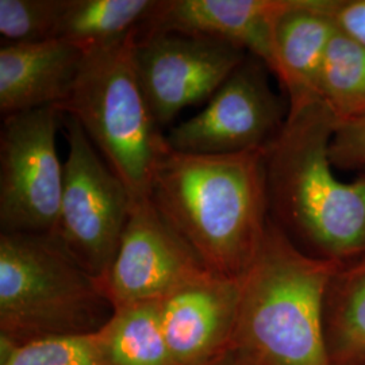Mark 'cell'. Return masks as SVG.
Returning a JSON list of instances; mask_svg holds the SVG:
<instances>
[{
    "instance_id": "obj_19",
    "label": "cell",
    "mask_w": 365,
    "mask_h": 365,
    "mask_svg": "<svg viewBox=\"0 0 365 365\" xmlns=\"http://www.w3.org/2000/svg\"><path fill=\"white\" fill-rule=\"evenodd\" d=\"M0 365H108L96 331L15 345L0 339Z\"/></svg>"
},
{
    "instance_id": "obj_1",
    "label": "cell",
    "mask_w": 365,
    "mask_h": 365,
    "mask_svg": "<svg viewBox=\"0 0 365 365\" xmlns=\"http://www.w3.org/2000/svg\"><path fill=\"white\" fill-rule=\"evenodd\" d=\"M267 150L194 155L167 145L150 200L210 272L241 279L269 223Z\"/></svg>"
},
{
    "instance_id": "obj_15",
    "label": "cell",
    "mask_w": 365,
    "mask_h": 365,
    "mask_svg": "<svg viewBox=\"0 0 365 365\" xmlns=\"http://www.w3.org/2000/svg\"><path fill=\"white\" fill-rule=\"evenodd\" d=\"M161 0H66L56 38L83 52L140 33Z\"/></svg>"
},
{
    "instance_id": "obj_18",
    "label": "cell",
    "mask_w": 365,
    "mask_h": 365,
    "mask_svg": "<svg viewBox=\"0 0 365 365\" xmlns=\"http://www.w3.org/2000/svg\"><path fill=\"white\" fill-rule=\"evenodd\" d=\"M319 95L337 122L365 115V48L337 30L327 46Z\"/></svg>"
},
{
    "instance_id": "obj_3",
    "label": "cell",
    "mask_w": 365,
    "mask_h": 365,
    "mask_svg": "<svg viewBox=\"0 0 365 365\" xmlns=\"http://www.w3.org/2000/svg\"><path fill=\"white\" fill-rule=\"evenodd\" d=\"M342 265L304 252L269 218L260 250L241 277L227 359L235 365H333L325 302Z\"/></svg>"
},
{
    "instance_id": "obj_4",
    "label": "cell",
    "mask_w": 365,
    "mask_h": 365,
    "mask_svg": "<svg viewBox=\"0 0 365 365\" xmlns=\"http://www.w3.org/2000/svg\"><path fill=\"white\" fill-rule=\"evenodd\" d=\"M113 314L103 284L52 235L0 233V339L90 334Z\"/></svg>"
},
{
    "instance_id": "obj_20",
    "label": "cell",
    "mask_w": 365,
    "mask_h": 365,
    "mask_svg": "<svg viewBox=\"0 0 365 365\" xmlns=\"http://www.w3.org/2000/svg\"><path fill=\"white\" fill-rule=\"evenodd\" d=\"M66 0H0V34L6 43L56 38Z\"/></svg>"
},
{
    "instance_id": "obj_14",
    "label": "cell",
    "mask_w": 365,
    "mask_h": 365,
    "mask_svg": "<svg viewBox=\"0 0 365 365\" xmlns=\"http://www.w3.org/2000/svg\"><path fill=\"white\" fill-rule=\"evenodd\" d=\"M334 31L314 0H288L277 18L269 72L287 93L288 113L321 102L322 66Z\"/></svg>"
},
{
    "instance_id": "obj_6",
    "label": "cell",
    "mask_w": 365,
    "mask_h": 365,
    "mask_svg": "<svg viewBox=\"0 0 365 365\" xmlns=\"http://www.w3.org/2000/svg\"><path fill=\"white\" fill-rule=\"evenodd\" d=\"M63 122L68 155L58 221L51 235L86 272L105 284L134 199L78 120L64 114Z\"/></svg>"
},
{
    "instance_id": "obj_24",
    "label": "cell",
    "mask_w": 365,
    "mask_h": 365,
    "mask_svg": "<svg viewBox=\"0 0 365 365\" xmlns=\"http://www.w3.org/2000/svg\"><path fill=\"white\" fill-rule=\"evenodd\" d=\"M364 175H365V172H364Z\"/></svg>"
},
{
    "instance_id": "obj_7",
    "label": "cell",
    "mask_w": 365,
    "mask_h": 365,
    "mask_svg": "<svg viewBox=\"0 0 365 365\" xmlns=\"http://www.w3.org/2000/svg\"><path fill=\"white\" fill-rule=\"evenodd\" d=\"M63 117L57 107L3 117L1 233L52 235L54 232L64 185V164L56 149V134Z\"/></svg>"
},
{
    "instance_id": "obj_9",
    "label": "cell",
    "mask_w": 365,
    "mask_h": 365,
    "mask_svg": "<svg viewBox=\"0 0 365 365\" xmlns=\"http://www.w3.org/2000/svg\"><path fill=\"white\" fill-rule=\"evenodd\" d=\"M248 53L235 45L179 33L135 38V66L160 129L190 106L210 101Z\"/></svg>"
},
{
    "instance_id": "obj_17",
    "label": "cell",
    "mask_w": 365,
    "mask_h": 365,
    "mask_svg": "<svg viewBox=\"0 0 365 365\" xmlns=\"http://www.w3.org/2000/svg\"><path fill=\"white\" fill-rule=\"evenodd\" d=\"M96 336L108 365H175L161 327L160 300L114 310Z\"/></svg>"
},
{
    "instance_id": "obj_10",
    "label": "cell",
    "mask_w": 365,
    "mask_h": 365,
    "mask_svg": "<svg viewBox=\"0 0 365 365\" xmlns=\"http://www.w3.org/2000/svg\"><path fill=\"white\" fill-rule=\"evenodd\" d=\"M212 274L153 206L134 200L117 255L105 280L114 310L156 302Z\"/></svg>"
},
{
    "instance_id": "obj_16",
    "label": "cell",
    "mask_w": 365,
    "mask_h": 365,
    "mask_svg": "<svg viewBox=\"0 0 365 365\" xmlns=\"http://www.w3.org/2000/svg\"><path fill=\"white\" fill-rule=\"evenodd\" d=\"M325 331L331 364H365V256L342 265L333 277Z\"/></svg>"
},
{
    "instance_id": "obj_12",
    "label": "cell",
    "mask_w": 365,
    "mask_h": 365,
    "mask_svg": "<svg viewBox=\"0 0 365 365\" xmlns=\"http://www.w3.org/2000/svg\"><path fill=\"white\" fill-rule=\"evenodd\" d=\"M288 0H161L138 33H179L235 45L268 66L272 60L274 25Z\"/></svg>"
},
{
    "instance_id": "obj_21",
    "label": "cell",
    "mask_w": 365,
    "mask_h": 365,
    "mask_svg": "<svg viewBox=\"0 0 365 365\" xmlns=\"http://www.w3.org/2000/svg\"><path fill=\"white\" fill-rule=\"evenodd\" d=\"M329 153L334 168L365 172V115L337 122Z\"/></svg>"
},
{
    "instance_id": "obj_22",
    "label": "cell",
    "mask_w": 365,
    "mask_h": 365,
    "mask_svg": "<svg viewBox=\"0 0 365 365\" xmlns=\"http://www.w3.org/2000/svg\"><path fill=\"white\" fill-rule=\"evenodd\" d=\"M336 30L365 48V0H314Z\"/></svg>"
},
{
    "instance_id": "obj_25",
    "label": "cell",
    "mask_w": 365,
    "mask_h": 365,
    "mask_svg": "<svg viewBox=\"0 0 365 365\" xmlns=\"http://www.w3.org/2000/svg\"><path fill=\"white\" fill-rule=\"evenodd\" d=\"M365 365V364H364Z\"/></svg>"
},
{
    "instance_id": "obj_8",
    "label": "cell",
    "mask_w": 365,
    "mask_h": 365,
    "mask_svg": "<svg viewBox=\"0 0 365 365\" xmlns=\"http://www.w3.org/2000/svg\"><path fill=\"white\" fill-rule=\"evenodd\" d=\"M268 72L260 58L248 54L200 113L170 129L167 144L176 152L194 155L267 150L288 117Z\"/></svg>"
},
{
    "instance_id": "obj_5",
    "label": "cell",
    "mask_w": 365,
    "mask_h": 365,
    "mask_svg": "<svg viewBox=\"0 0 365 365\" xmlns=\"http://www.w3.org/2000/svg\"><path fill=\"white\" fill-rule=\"evenodd\" d=\"M137 33L84 51L78 78L58 110L76 119L134 200L149 199L167 148L137 73Z\"/></svg>"
},
{
    "instance_id": "obj_23",
    "label": "cell",
    "mask_w": 365,
    "mask_h": 365,
    "mask_svg": "<svg viewBox=\"0 0 365 365\" xmlns=\"http://www.w3.org/2000/svg\"><path fill=\"white\" fill-rule=\"evenodd\" d=\"M214 365H235L229 359H227V356H225L222 360H220L218 363H215Z\"/></svg>"
},
{
    "instance_id": "obj_2",
    "label": "cell",
    "mask_w": 365,
    "mask_h": 365,
    "mask_svg": "<svg viewBox=\"0 0 365 365\" xmlns=\"http://www.w3.org/2000/svg\"><path fill=\"white\" fill-rule=\"evenodd\" d=\"M337 119L321 101L288 113L267 149L271 220L304 252L349 264L365 256V175L342 182L330 160Z\"/></svg>"
},
{
    "instance_id": "obj_13",
    "label": "cell",
    "mask_w": 365,
    "mask_h": 365,
    "mask_svg": "<svg viewBox=\"0 0 365 365\" xmlns=\"http://www.w3.org/2000/svg\"><path fill=\"white\" fill-rule=\"evenodd\" d=\"M84 52L64 39L6 43L0 49V113L3 117L60 107L69 98Z\"/></svg>"
},
{
    "instance_id": "obj_11",
    "label": "cell",
    "mask_w": 365,
    "mask_h": 365,
    "mask_svg": "<svg viewBox=\"0 0 365 365\" xmlns=\"http://www.w3.org/2000/svg\"><path fill=\"white\" fill-rule=\"evenodd\" d=\"M241 279L210 274L160 300L161 327L175 365H214L230 349Z\"/></svg>"
}]
</instances>
